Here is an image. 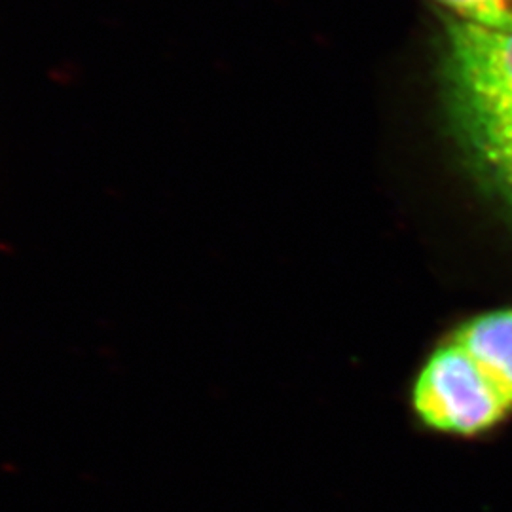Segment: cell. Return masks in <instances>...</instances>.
<instances>
[{"instance_id": "2", "label": "cell", "mask_w": 512, "mask_h": 512, "mask_svg": "<svg viewBox=\"0 0 512 512\" xmlns=\"http://www.w3.org/2000/svg\"><path fill=\"white\" fill-rule=\"evenodd\" d=\"M414 408L440 433L473 437L492 429L512 406L480 366L448 340L421 368L414 385Z\"/></svg>"}, {"instance_id": "3", "label": "cell", "mask_w": 512, "mask_h": 512, "mask_svg": "<svg viewBox=\"0 0 512 512\" xmlns=\"http://www.w3.org/2000/svg\"><path fill=\"white\" fill-rule=\"evenodd\" d=\"M450 340L480 366L512 406V310L478 315Z\"/></svg>"}, {"instance_id": "1", "label": "cell", "mask_w": 512, "mask_h": 512, "mask_svg": "<svg viewBox=\"0 0 512 512\" xmlns=\"http://www.w3.org/2000/svg\"><path fill=\"white\" fill-rule=\"evenodd\" d=\"M444 95L463 147L512 203V31L446 19Z\"/></svg>"}, {"instance_id": "4", "label": "cell", "mask_w": 512, "mask_h": 512, "mask_svg": "<svg viewBox=\"0 0 512 512\" xmlns=\"http://www.w3.org/2000/svg\"><path fill=\"white\" fill-rule=\"evenodd\" d=\"M450 16L463 23L490 29L512 31V0H437Z\"/></svg>"}]
</instances>
